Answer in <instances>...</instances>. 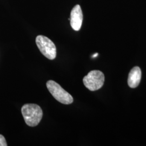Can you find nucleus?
Masks as SVG:
<instances>
[{
    "label": "nucleus",
    "mask_w": 146,
    "mask_h": 146,
    "mask_svg": "<svg viewBox=\"0 0 146 146\" xmlns=\"http://www.w3.org/2000/svg\"><path fill=\"white\" fill-rule=\"evenodd\" d=\"M21 112L27 125L30 127L36 126L42 120L43 111L37 104H25L21 108Z\"/></svg>",
    "instance_id": "f257e3e1"
},
{
    "label": "nucleus",
    "mask_w": 146,
    "mask_h": 146,
    "mask_svg": "<svg viewBox=\"0 0 146 146\" xmlns=\"http://www.w3.org/2000/svg\"><path fill=\"white\" fill-rule=\"evenodd\" d=\"M46 85L49 92L58 101L64 104L73 103L74 100L72 96L55 81L49 80L47 81Z\"/></svg>",
    "instance_id": "f03ea898"
},
{
    "label": "nucleus",
    "mask_w": 146,
    "mask_h": 146,
    "mask_svg": "<svg viewBox=\"0 0 146 146\" xmlns=\"http://www.w3.org/2000/svg\"><path fill=\"white\" fill-rule=\"evenodd\" d=\"M36 43L40 51L47 58L54 60L56 56V48L51 40L45 36L38 35L36 38Z\"/></svg>",
    "instance_id": "7ed1b4c3"
},
{
    "label": "nucleus",
    "mask_w": 146,
    "mask_h": 146,
    "mask_svg": "<svg viewBox=\"0 0 146 146\" xmlns=\"http://www.w3.org/2000/svg\"><path fill=\"white\" fill-rule=\"evenodd\" d=\"M83 82L85 87L89 90H99L104 84V74L100 70H92L84 77Z\"/></svg>",
    "instance_id": "20e7f679"
},
{
    "label": "nucleus",
    "mask_w": 146,
    "mask_h": 146,
    "mask_svg": "<svg viewBox=\"0 0 146 146\" xmlns=\"http://www.w3.org/2000/svg\"><path fill=\"white\" fill-rule=\"evenodd\" d=\"M70 25L75 31H78L82 26L83 21V14L80 5H75L70 13Z\"/></svg>",
    "instance_id": "39448f33"
},
{
    "label": "nucleus",
    "mask_w": 146,
    "mask_h": 146,
    "mask_svg": "<svg viewBox=\"0 0 146 146\" xmlns=\"http://www.w3.org/2000/svg\"><path fill=\"white\" fill-rule=\"evenodd\" d=\"M141 79V71L139 67L133 68L128 75V84L132 88L137 87L140 82Z\"/></svg>",
    "instance_id": "423d86ee"
},
{
    "label": "nucleus",
    "mask_w": 146,
    "mask_h": 146,
    "mask_svg": "<svg viewBox=\"0 0 146 146\" xmlns=\"http://www.w3.org/2000/svg\"><path fill=\"white\" fill-rule=\"evenodd\" d=\"M0 146H7L5 138L2 135L0 134Z\"/></svg>",
    "instance_id": "0eeeda50"
},
{
    "label": "nucleus",
    "mask_w": 146,
    "mask_h": 146,
    "mask_svg": "<svg viewBox=\"0 0 146 146\" xmlns=\"http://www.w3.org/2000/svg\"><path fill=\"white\" fill-rule=\"evenodd\" d=\"M98 55V53H96L95 54L93 55V58H96V57Z\"/></svg>",
    "instance_id": "6e6552de"
}]
</instances>
